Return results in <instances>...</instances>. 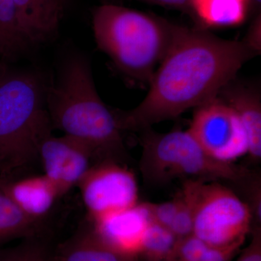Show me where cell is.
I'll use <instances>...</instances> for the list:
<instances>
[{
  "instance_id": "ac0fdd59",
  "label": "cell",
  "mask_w": 261,
  "mask_h": 261,
  "mask_svg": "<svg viewBox=\"0 0 261 261\" xmlns=\"http://www.w3.org/2000/svg\"><path fill=\"white\" fill-rule=\"evenodd\" d=\"M178 240L168 228L151 223L144 237L138 260L168 261Z\"/></svg>"
},
{
  "instance_id": "9c48e42d",
  "label": "cell",
  "mask_w": 261,
  "mask_h": 261,
  "mask_svg": "<svg viewBox=\"0 0 261 261\" xmlns=\"http://www.w3.org/2000/svg\"><path fill=\"white\" fill-rule=\"evenodd\" d=\"M44 175L56 187L60 197L77 187L90 168L96 164L92 149L84 142L53 134L43 139L38 149Z\"/></svg>"
},
{
  "instance_id": "d6986e66",
  "label": "cell",
  "mask_w": 261,
  "mask_h": 261,
  "mask_svg": "<svg viewBox=\"0 0 261 261\" xmlns=\"http://www.w3.org/2000/svg\"><path fill=\"white\" fill-rule=\"evenodd\" d=\"M56 250L44 235L23 239L19 245L0 247V261H55Z\"/></svg>"
},
{
  "instance_id": "8fae6325",
  "label": "cell",
  "mask_w": 261,
  "mask_h": 261,
  "mask_svg": "<svg viewBox=\"0 0 261 261\" xmlns=\"http://www.w3.org/2000/svg\"><path fill=\"white\" fill-rule=\"evenodd\" d=\"M221 98L237 113L246 135L247 155L253 162L261 159V96L257 84L236 78L220 91Z\"/></svg>"
},
{
  "instance_id": "83f0119b",
  "label": "cell",
  "mask_w": 261,
  "mask_h": 261,
  "mask_svg": "<svg viewBox=\"0 0 261 261\" xmlns=\"http://www.w3.org/2000/svg\"><path fill=\"white\" fill-rule=\"evenodd\" d=\"M261 0H248L249 8H250V15H253V17L260 14Z\"/></svg>"
},
{
  "instance_id": "ffe728a7",
  "label": "cell",
  "mask_w": 261,
  "mask_h": 261,
  "mask_svg": "<svg viewBox=\"0 0 261 261\" xmlns=\"http://www.w3.org/2000/svg\"><path fill=\"white\" fill-rule=\"evenodd\" d=\"M178 207L169 230L178 239L186 238L192 234L193 215L191 202L185 192L180 191L176 196Z\"/></svg>"
},
{
  "instance_id": "277c9868",
  "label": "cell",
  "mask_w": 261,
  "mask_h": 261,
  "mask_svg": "<svg viewBox=\"0 0 261 261\" xmlns=\"http://www.w3.org/2000/svg\"><path fill=\"white\" fill-rule=\"evenodd\" d=\"M46 89L29 73L0 80V176L6 177L39 161V146L53 130Z\"/></svg>"
},
{
  "instance_id": "9a60e30c",
  "label": "cell",
  "mask_w": 261,
  "mask_h": 261,
  "mask_svg": "<svg viewBox=\"0 0 261 261\" xmlns=\"http://www.w3.org/2000/svg\"><path fill=\"white\" fill-rule=\"evenodd\" d=\"M55 261H138L127 258L106 246L92 228L82 230L56 249Z\"/></svg>"
},
{
  "instance_id": "52a82bcc",
  "label": "cell",
  "mask_w": 261,
  "mask_h": 261,
  "mask_svg": "<svg viewBox=\"0 0 261 261\" xmlns=\"http://www.w3.org/2000/svg\"><path fill=\"white\" fill-rule=\"evenodd\" d=\"M194 110L188 130L209 155L234 163L247 154L245 129L232 108L216 96Z\"/></svg>"
},
{
  "instance_id": "30bf717a",
  "label": "cell",
  "mask_w": 261,
  "mask_h": 261,
  "mask_svg": "<svg viewBox=\"0 0 261 261\" xmlns=\"http://www.w3.org/2000/svg\"><path fill=\"white\" fill-rule=\"evenodd\" d=\"M91 220L92 231L106 246L122 256L138 260L146 231L152 223L146 202Z\"/></svg>"
},
{
  "instance_id": "2e32d148",
  "label": "cell",
  "mask_w": 261,
  "mask_h": 261,
  "mask_svg": "<svg viewBox=\"0 0 261 261\" xmlns=\"http://www.w3.org/2000/svg\"><path fill=\"white\" fill-rule=\"evenodd\" d=\"M44 221L29 217L0 190V247L16 240L44 235Z\"/></svg>"
},
{
  "instance_id": "d4e9b609",
  "label": "cell",
  "mask_w": 261,
  "mask_h": 261,
  "mask_svg": "<svg viewBox=\"0 0 261 261\" xmlns=\"http://www.w3.org/2000/svg\"><path fill=\"white\" fill-rule=\"evenodd\" d=\"M252 238L246 247L241 250L236 261H261V227L251 228Z\"/></svg>"
},
{
  "instance_id": "7402d4cb",
  "label": "cell",
  "mask_w": 261,
  "mask_h": 261,
  "mask_svg": "<svg viewBox=\"0 0 261 261\" xmlns=\"http://www.w3.org/2000/svg\"><path fill=\"white\" fill-rule=\"evenodd\" d=\"M246 192L247 205L252 215V227L261 226V180L260 175L250 173L243 181L238 184Z\"/></svg>"
},
{
  "instance_id": "3957f363",
  "label": "cell",
  "mask_w": 261,
  "mask_h": 261,
  "mask_svg": "<svg viewBox=\"0 0 261 261\" xmlns=\"http://www.w3.org/2000/svg\"><path fill=\"white\" fill-rule=\"evenodd\" d=\"M181 25L121 5L94 9L92 30L99 50L135 83L149 84L176 40Z\"/></svg>"
},
{
  "instance_id": "4316f807",
  "label": "cell",
  "mask_w": 261,
  "mask_h": 261,
  "mask_svg": "<svg viewBox=\"0 0 261 261\" xmlns=\"http://www.w3.org/2000/svg\"><path fill=\"white\" fill-rule=\"evenodd\" d=\"M135 1L143 2V3L159 5L165 8L184 10L191 13L192 0H135Z\"/></svg>"
},
{
  "instance_id": "5bb4252c",
  "label": "cell",
  "mask_w": 261,
  "mask_h": 261,
  "mask_svg": "<svg viewBox=\"0 0 261 261\" xmlns=\"http://www.w3.org/2000/svg\"><path fill=\"white\" fill-rule=\"evenodd\" d=\"M191 13L204 27L240 25L250 15L248 0H192Z\"/></svg>"
},
{
  "instance_id": "f1b7e54d",
  "label": "cell",
  "mask_w": 261,
  "mask_h": 261,
  "mask_svg": "<svg viewBox=\"0 0 261 261\" xmlns=\"http://www.w3.org/2000/svg\"><path fill=\"white\" fill-rule=\"evenodd\" d=\"M61 3H63V5H66L67 3H68L69 0H61Z\"/></svg>"
},
{
  "instance_id": "484cf974",
  "label": "cell",
  "mask_w": 261,
  "mask_h": 261,
  "mask_svg": "<svg viewBox=\"0 0 261 261\" xmlns=\"http://www.w3.org/2000/svg\"><path fill=\"white\" fill-rule=\"evenodd\" d=\"M247 44L257 51L260 53L261 49V16L257 14L253 17L251 25L244 38Z\"/></svg>"
},
{
  "instance_id": "7c38bea8",
  "label": "cell",
  "mask_w": 261,
  "mask_h": 261,
  "mask_svg": "<svg viewBox=\"0 0 261 261\" xmlns=\"http://www.w3.org/2000/svg\"><path fill=\"white\" fill-rule=\"evenodd\" d=\"M0 190L29 217L44 221L59 194L53 183L44 174L0 181Z\"/></svg>"
},
{
  "instance_id": "44dd1931",
  "label": "cell",
  "mask_w": 261,
  "mask_h": 261,
  "mask_svg": "<svg viewBox=\"0 0 261 261\" xmlns=\"http://www.w3.org/2000/svg\"><path fill=\"white\" fill-rule=\"evenodd\" d=\"M207 247L193 234L178 239L168 261H200Z\"/></svg>"
},
{
  "instance_id": "6da1fadb",
  "label": "cell",
  "mask_w": 261,
  "mask_h": 261,
  "mask_svg": "<svg viewBox=\"0 0 261 261\" xmlns=\"http://www.w3.org/2000/svg\"><path fill=\"white\" fill-rule=\"evenodd\" d=\"M258 54L244 39H224L206 29L181 25L145 99L130 111H114L120 128L141 132L195 109L216 97Z\"/></svg>"
},
{
  "instance_id": "e0dca14e",
  "label": "cell",
  "mask_w": 261,
  "mask_h": 261,
  "mask_svg": "<svg viewBox=\"0 0 261 261\" xmlns=\"http://www.w3.org/2000/svg\"><path fill=\"white\" fill-rule=\"evenodd\" d=\"M31 46L13 0H0V56L13 58Z\"/></svg>"
},
{
  "instance_id": "4fadbf2b",
  "label": "cell",
  "mask_w": 261,
  "mask_h": 261,
  "mask_svg": "<svg viewBox=\"0 0 261 261\" xmlns=\"http://www.w3.org/2000/svg\"><path fill=\"white\" fill-rule=\"evenodd\" d=\"M31 46L47 42L56 34L65 5L61 0H13Z\"/></svg>"
},
{
  "instance_id": "5b68a950",
  "label": "cell",
  "mask_w": 261,
  "mask_h": 261,
  "mask_svg": "<svg viewBox=\"0 0 261 261\" xmlns=\"http://www.w3.org/2000/svg\"><path fill=\"white\" fill-rule=\"evenodd\" d=\"M140 133V171L152 185H166L178 178L238 184L252 173L234 163L211 157L188 129L159 133L150 128Z\"/></svg>"
},
{
  "instance_id": "ba28073f",
  "label": "cell",
  "mask_w": 261,
  "mask_h": 261,
  "mask_svg": "<svg viewBox=\"0 0 261 261\" xmlns=\"http://www.w3.org/2000/svg\"><path fill=\"white\" fill-rule=\"evenodd\" d=\"M77 187L90 219L128 208L139 202L135 173L116 161L96 163Z\"/></svg>"
},
{
  "instance_id": "603a6c76",
  "label": "cell",
  "mask_w": 261,
  "mask_h": 261,
  "mask_svg": "<svg viewBox=\"0 0 261 261\" xmlns=\"http://www.w3.org/2000/svg\"><path fill=\"white\" fill-rule=\"evenodd\" d=\"M146 203H147L152 222L169 229L177 211V197H174L173 200L161 202V203H152V202H146Z\"/></svg>"
},
{
  "instance_id": "cb8c5ba5",
  "label": "cell",
  "mask_w": 261,
  "mask_h": 261,
  "mask_svg": "<svg viewBox=\"0 0 261 261\" xmlns=\"http://www.w3.org/2000/svg\"><path fill=\"white\" fill-rule=\"evenodd\" d=\"M245 240H239L223 246L207 247L200 261H231L240 253Z\"/></svg>"
},
{
  "instance_id": "7a4b0ae2",
  "label": "cell",
  "mask_w": 261,
  "mask_h": 261,
  "mask_svg": "<svg viewBox=\"0 0 261 261\" xmlns=\"http://www.w3.org/2000/svg\"><path fill=\"white\" fill-rule=\"evenodd\" d=\"M46 105L53 129L88 145L96 162L128 159L123 130L98 94L87 58L74 55L66 60L56 83L46 89Z\"/></svg>"
},
{
  "instance_id": "8992f818",
  "label": "cell",
  "mask_w": 261,
  "mask_h": 261,
  "mask_svg": "<svg viewBox=\"0 0 261 261\" xmlns=\"http://www.w3.org/2000/svg\"><path fill=\"white\" fill-rule=\"evenodd\" d=\"M182 191L192 207V234L208 247L223 246L246 240L252 215L246 202L218 181L189 179Z\"/></svg>"
}]
</instances>
